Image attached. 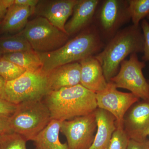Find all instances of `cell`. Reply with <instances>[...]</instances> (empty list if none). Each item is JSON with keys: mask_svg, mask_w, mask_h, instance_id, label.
I'll return each instance as SVG.
<instances>
[{"mask_svg": "<svg viewBox=\"0 0 149 149\" xmlns=\"http://www.w3.org/2000/svg\"><path fill=\"white\" fill-rule=\"evenodd\" d=\"M42 100L52 119L61 122L90 114L98 108L95 93L80 84L49 92Z\"/></svg>", "mask_w": 149, "mask_h": 149, "instance_id": "obj_1", "label": "cell"}, {"mask_svg": "<svg viewBox=\"0 0 149 149\" xmlns=\"http://www.w3.org/2000/svg\"><path fill=\"white\" fill-rule=\"evenodd\" d=\"M103 47L101 35L97 27L85 29L56 50L38 53L42 61L41 69L47 74L52 70L63 65L77 62L97 54Z\"/></svg>", "mask_w": 149, "mask_h": 149, "instance_id": "obj_2", "label": "cell"}, {"mask_svg": "<svg viewBox=\"0 0 149 149\" xmlns=\"http://www.w3.org/2000/svg\"><path fill=\"white\" fill-rule=\"evenodd\" d=\"M144 46L141 25L132 24L118 31L104 49L95 56L101 65L107 82L116 75L126 57L143 52Z\"/></svg>", "mask_w": 149, "mask_h": 149, "instance_id": "obj_3", "label": "cell"}, {"mask_svg": "<svg viewBox=\"0 0 149 149\" xmlns=\"http://www.w3.org/2000/svg\"><path fill=\"white\" fill-rule=\"evenodd\" d=\"M52 120L50 112L42 100L18 104L15 111L9 118L12 132L27 141H33Z\"/></svg>", "mask_w": 149, "mask_h": 149, "instance_id": "obj_4", "label": "cell"}, {"mask_svg": "<svg viewBox=\"0 0 149 149\" xmlns=\"http://www.w3.org/2000/svg\"><path fill=\"white\" fill-rule=\"evenodd\" d=\"M49 92L47 74L41 69L27 70L15 80L6 82L2 98L17 105L42 100Z\"/></svg>", "mask_w": 149, "mask_h": 149, "instance_id": "obj_5", "label": "cell"}, {"mask_svg": "<svg viewBox=\"0 0 149 149\" xmlns=\"http://www.w3.org/2000/svg\"><path fill=\"white\" fill-rule=\"evenodd\" d=\"M21 35L28 41L32 49L37 53L49 52L64 45L69 36L47 19L36 17L28 22Z\"/></svg>", "mask_w": 149, "mask_h": 149, "instance_id": "obj_6", "label": "cell"}, {"mask_svg": "<svg viewBox=\"0 0 149 149\" xmlns=\"http://www.w3.org/2000/svg\"><path fill=\"white\" fill-rule=\"evenodd\" d=\"M146 66L145 62L140 61L137 54H132L129 59L124 60L121 62L119 71L109 82L117 88L130 91L140 99L148 100V84L143 72Z\"/></svg>", "mask_w": 149, "mask_h": 149, "instance_id": "obj_7", "label": "cell"}, {"mask_svg": "<svg viewBox=\"0 0 149 149\" xmlns=\"http://www.w3.org/2000/svg\"><path fill=\"white\" fill-rule=\"evenodd\" d=\"M97 128L95 111L61 123L60 132L66 138L69 149H89Z\"/></svg>", "mask_w": 149, "mask_h": 149, "instance_id": "obj_8", "label": "cell"}, {"mask_svg": "<svg viewBox=\"0 0 149 149\" xmlns=\"http://www.w3.org/2000/svg\"><path fill=\"white\" fill-rule=\"evenodd\" d=\"M97 15V29L100 35L110 40L119 28L130 19L128 1H102Z\"/></svg>", "mask_w": 149, "mask_h": 149, "instance_id": "obj_9", "label": "cell"}, {"mask_svg": "<svg viewBox=\"0 0 149 149\" xmlns=\"http://www.w3.org/2000/svg\"><path fill=\"white\" fill-rule=\"evenodd\" d=\"M96 98L98 108L113 115L118 127H123V118L126 112L140 100L132 93L118 91L111 82L108 83L104 90L96 93Z\"/></svg>", "mask_w": 149, "mask_h": 149, "instance_id": "obj_10", "label": "cell"}, {"mask_svg": "<svg viewBox=\"0 0 149 149\" xmlns=\"http://www.w3.org/2000/svg\"><path fill=\"white\" fill-rule=\"evenodd\" d=\"M123 128L130 139L142 141L149 133V100L133 104L124 116Z\"/></svg>", "mask_w": 149, "mask_h": 149, "instance_id": "obj_11", "label": "cell"}, {"mask_svg": "<svg viewBox=\"0 0 149 149\" xmlns=\"http://www.w3.org/2000/svg\"><path fill=\"white\" fill-rule=\"evenodd\" d=\"M78 0H39L34 14L48 21L63 32ZM67 34V33H66Z\"/></svg>", "mask_w": 149, "mask_h": 149, "instance_id": "obj_12", "label": "cell"}, {"mask_svg": "<svg viewBox=\"0 0 149 149\" xmlns=\"http://www.w3.org/2000/svg\"><path fill=\"white\" fill-rule=\"evenodd\" d=\"M99 0H78L73 8L72 17L65 27L68 36L74 35L88 27L93 20Z\"/></svg>", "mask_w": 149, "mask_h": 149, "instance_id": "obj_13", "label": "cell"}, {"mask_svg": "<svg viewBox=\"0 0 149 149\" xmlns=\"http://www.w3.org/2000/svg\"><path fill=\"white\" fill-rule=\"evenodd\" d=\"M47 74L49 92L72 87L80 84L81 65L78 62L63 65L52 70Z\"/></svg>", "mask_w": 149, "mask_h": 149, "instance_id": "obj_14", "label": "cell"}, {"mask_svg": "<svg viewBox=\"0 0 149 149\" xmlns=\"http://www.w3.org/2000/svg\"><path fill=\"white\" fill-rule=\"evenodd\" d=\"M79 62L81 65L80 84L95 94L104 90L108 82L101 65L95 56L88 57Z\"/></svg>", "mask_w": 149, "mask_h": 149, "instance_id": "obj_15", "label": "cell"}, {"mask_svg": "<svg viewBox=\"0 0 149 149\" xmlns=\"http://www.w3.org/2000/svg\"><path fill=\"white\" fill-rule=\"evenodd\" d=\"M97 128L93 144L89 149H108L113 132L116 120L113 115L102 109L95 111Z\"/></svg>", "mask_w": 149, "mask_h": 149, "instance_id": "obj_16", "label": "cell"}, {"mask_svg": "<svg viewBox=\"0 0 149 149\" xmlns=\"http://www.w3.org/2000/svg\"><path fill=\"white\" fill-rule=\"evenodd\" d=\"M34 12L29 7L13 4L8 8L1 22V32L15 35L20 33L26 27L29 17Z\"/></svg>", "mask_w": 149, "mask_h": 149, "instance_id": "obj_17", "label": "cell"}, {"mask_svg": "<svg viewBox=\"0 0 149 149\" xmlns=\"http://www.w3.org/2000/svg\"><path fill=\"white\" fill-rule=\"evenodd\" d=\"M61 123L55 119L51 120L33 140L35 149H69L67 144L60 140Z\"/></svg>", "mask_w": 149, "mask_h": 149, "instance_id": "obj_18", "label": "cell"}, {"mask_svg": "<svg viewBox=\"0 0 149 149\" xmlns=\"http://www.w3.org/2000/svg\"><path fill=\"white\" fill-rule=\"evenodd\" d=\"M2 58L27 70H38L41 69L42 65L39 54L34 50L4 54Z\"/></svg>", "mask_w": 149, "mask_h": 149, "instance_id": "obj_19", "label": "cell"}, {"mask_svg": "<svg viewBox=\"0 0 149 149\" xmlns=\"http://www.w3.org/2000/svg\"><path fill=\"white\" fill-rule=\"evenodd\" d=\"M33 50L29 42L20 33L0 38V51L3 54Z\"/></svg>", "mask_w": 149, "mask_h": 149, "instance_id": "obj_20", "label": "cell"}, {"mask_svg": "<svg viewBox=\"0 0 149 149\" xmlns=\"http://www.w3.org/2000/svg\"><path fill=\"white\" fill-rule=\"evenodd\" d=\"M128 10L133 24L139 25L140 22L149 15V0H129Z\"/></svg>", "mask_w": 149, "mask_h": 149, "instance_id": "obj_21", "label": "cell"}, {"mask_svg": "<svg viewBox=\"0 0 149 149\" xmlns=\"http://www.w3.org/2000/svg\"><path fill=\"white\" fill-rule=\"evenodd\" d=\"M26 71L23 68L2 57L0 60V76L6 82L15 80Z\"/></svg>", "mask_w": 149, "mask_h": 149, "instance_id": "obj_22", "label": "cell"}, {"mask_svg": "<svg viewBox=\"0 0 149 149\" xmlns=\"http://www.w3.org/2000/svg\"><path fill=\"white\" fill-rule=\"evenodd\" d=\"M27 141L15 133L6 134L0 144V149H27Z\"/></svg>", "mask_w": 149, "mask_h": 149, "instance_id": "obj_23", "label": "cell"}, {"mask_svg": "<svg viewBox=\"0 0 149 149\" xmlns=\"http://www.w3.org/2000/svg\"><path fill=\"white\" fill-rule=\"evenodd\" d=\"M129 140L123 127L116 126L108 149H128Z\"/></svg>", "mask_w": 149, "mask_h": 149, "instance_id": "obj_24", "label": "cell"}, {"mask_svg": "<svg viewBox=\"0 0 149 149\" xmlns=\"http://www.w3.org/2000/svg\"><path fill=\"white\" fill-rule=\"evenodd\" d=\"M144 38V55L142 59L144 62L149 61V23L143 19L141 25Z\"/></svg>", "mask_w": 149, "mask_h": 149, "instance_id": "obj_25", "label": "cell"}, {"mask_svg": "<svg viewBox=\"0 0 149 149\" xmlns=\"http://www.w3.org/2000/svg\"><path fill=\"white\" fill-rule=\"evenodd\" d=\"M17 105L0 97V117L9 118L16 109Z\"/></svg>", "mask_w": 149, "mask_h": 149, "instance_id": "obj_26", "label": "cell"}, {"mask_svg": "<svg viewBox=\"0 0 149 149\" xmlns=\"http://www.w3.org/2000/svg\"><path fill=\"white\" fill-rule=\"evenodd\" d=\"M149 140L139 141L130 139L128 143V149H148Z\"/></svg>", "mask_w": 149, "mask_h": 149, "instance_id": "obj_27", "label": "cell"}, {"mask_svg": "<svg viewBox=\"0 0 149 149\" xmlns=\"http://www.w3.org/2000/svg\"><path fill=\"white\" fill-rule=\"evenodd\" d=\"M13 133L10 125L9 118L0 117V135Z\"/></svg>", "mask_w": 149, "mask_h": 149, "instance_id": "obj_28", "label": "cell"}, {"mask_svg": "<svg viewBox=\"0 0 149 149\" xmlns=\"http://www.w3.org/2000/svg\"><path fill=\"white\" fill-rule=\"evenodd\" d=\"M14 4V0H0V22L2 21L8 8Z\"/></svg>", "mask_w": 149, "mask_h": 149, "instance_id": "obj_29", "label": "cell"}, {"mask_svg": "<svg viewBox=\"0 0 149 149\" xmlns=\"http://www.w3.org/2000/svg\"><path fill=\"white\" fill-rule=\"evenodd\" d=\"M39 1V0H14V4L29 7L34 11Z\"/></svg>", "mask_w": 149, "mask_h": 149, "instance_id": "obj_30", "label": "cell"}, {"mask_svg": "<svg viewBox=\"0 0 149 149\" xmlns=\"http://www.w3.org/2000/svg\"><path fill=\"white\" fill-rule=\"evenodd\" d=\"M6 81L0 76V97L2 96L4 88L5 85Z\"/></svg>", "mask_w": 149, "mask_h": 149, "instance_id": "obj_31", "label": "cell"}, {"mask_svg": "<svg viewBox=\"0 0 149 149\" xmlns=\"http://www.w3.org/2000/svg\"><path fill=\"white\" fill-rule=\"evenodd\" d=\"M6 135H0V144H1V142L2 141L3 139L4 138Z\"/></svg>", "mask_w": 149, "mask_h": 149, "instance_id": "obj_32", "label": "cell"}, {"mask_svg": "<svg viewBox=\"0 0 149 149\" xmlns=\"http://www.w3.org/2000/svg\"><path fill=\"white\" fill-rule=\"evenodd\" d=\"M3 55V54L2 53V52L0 51V60H1V59L2 58V57Z\"/></svg>", "mask_w": 149, "mask_h": 149, "instance_id": "obj_33", "label": "cell"}, {"mask_svg": "<svg viewBox=\"0 0 149 149\" xmlns=\"http://www.w3.org/2000/svg\"><path fill=\"white\" fill-rule=\"evenodd\" d=\"M147 81H148V84L149 88V80H147Z\"/></svg>", "mask_w": 149, "mask_h": 149, "instance_id": "obj_34", "label": "cell"}, {"mask_svg": "<svg viewBox=\"0 0 149 149\" xmlns=\"http://www.w3.org/2000/svg\"><path fill=\"white\" fill-rule=\"evenodd\" d=\"M147 17H148V19H149V15H148V16H147Z\"/></svg>", "mask_w": 149, "mask_h": 149, "instance_id": "obj_35", "label": "cell"}, {"mask_svg": "<svg viewBox=\"0 0 149 149\" xmlns=\"http://www.w3.org/2000/svg\"><path fill=\"white\" fill-rule=\"evenodd\" d=\"M1 22H0V25H1Z\"/></svg>", "mask_w": 149, "mask_h": 149, "instance_id": "obj_36", "label": "cell"}, {"mask_svg": "<svg viewBox=\"0 0 149 149\" xmlns=\"http://www.w3.org/2000/svg\"></svg>", "mask_w": 149, "mask_h": 149, "instance_id": "obj_37", "label": "cell"}, {"mask_svg": "<svg viewBox=\"0 0 149 149\" xmlns=\"http://www.w3.org/2000/svg\"><path fill=\"white\" fill-rule=\"evenodd\" d=\"M148 149H149V148Z\"/></svg>", "mask_w": 149, "mask_h": 149, "instance_id": "obj_38", "label": "cell"}]
</instances>
